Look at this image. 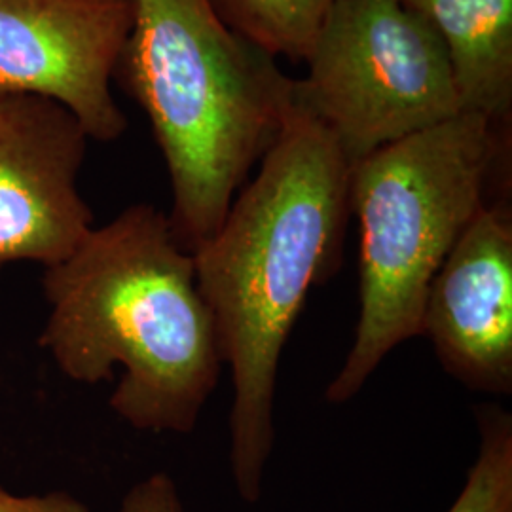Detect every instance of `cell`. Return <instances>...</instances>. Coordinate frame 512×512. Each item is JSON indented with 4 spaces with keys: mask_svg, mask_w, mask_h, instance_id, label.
Masks as SVG:
<instances>
[{
    "mask_svg": "<svg viewBox=\"0 0 512 512\" xmlns=\"http://www.w3.org/2000/svg\"><path fill=\"white\" fill-rule=\"evenodd\" d=\"M349 169L329 129L296 101L255 179L192 253L232 376L230 471L249 505L262 497L274 450L283 349L311 287L340 268Z\"/></svg>",
    "mask_w": 512,
    "mask_h": 512,
    "instance_id": "1",
    "label": "cell"
},
{
    "mask_svg": "<svg viewBox=\"0 0 512 512\" xmlns=\"http://www.w3.org/2000/svg\"><path fill=\"white\" fill-rule=\"evenodd\" d=\"M50 317L40 334L78 384L120 382L110 408L137 431L188 435L219 385L224 359L194 256L164 211L137 203L93 228L44 270Z\"/></svg>",
    "mask_w": 512,
    "mask_h": 512,
    "instance_id": "2",
    "label": "cell"
},
{
    "mask_svg": "<svg viewBox=\"0 0 512 512\" xmlns=\"http://www.w3.org/2000/svg\"><path fill=\"white\" fill-rule=\"evenodd\" d=\"M114 76L147 112L169 173L171 232L194 253L274 145L296 105V80L213 0H133Z\"/></svg>",
    "mask_w": 512,
    "mask_h": 512,
    "instance_id": "3",
    "label": "cell"
},
{
    "mask_svg": "<svg viewBox=\"0 0 512 512\" xmlns=\"http://www.w3.org/2000/svg\"><path fill=\"white\" fill-rule=\"evenodd\" d=\"M505 128L461 112L378 148L349 169L361 228V313L325 401L349 403L385 357L421 334L425 296L456 241L488 202Z\"/></svg>",
    "mask_w": 512,
    "mask_h": 512,
    "instance_id": "4",
    "label": "cell"
},
{
    "mask_svg": "<svg viewBox=\"0 0 512 512\" xmlns=\"http://www.w3.org/2000/svg\"><path fill=\"white\" fill-rule=\"evenodd\" d=\"M304 63L296 101L349 164L461 114L437 31L403 0H336Z\"/></svg>",
    "mask_w": 512,
    "mask_h": 512,
    "instance_id": "5",
    "label": "cell"
},
{
    "mask_svg": "<svg viewBox=\"0 0 512 512\" xmlns=\"http://www.w3.org/2000/svg\"><path fill=\"white\" fill-rule=\"evenodd\" d=\"M131 23L133 0H0V97L52 99L116 141L128 120L110 82Z\"/></svg>",
    "mask_w": 512,
    "mask_h": 512,
    "instance_id": "6",
    "label": "cell"
},
{
    "mask_svg": "<svg viewBox=\"0 0 512 512\" xmlns=\"http://www.w3.org/2000/svg\"><path fill=\"white\" fill-rule=\"evenodd\" d=\"M88 139L52 99L0 97V272L14 262L55 266L92 232L78 190Z\"/></svg>",
    "mask_w": 512,
    "mask_h": 512,
    "instance_id": "7",
    "label": "cell"
},
{
    "mask_svg": "<svg viewBox=\"0 0 512 512\" xmlns=\"http://www.w3.org/2000/svg\"><path fill=\"white\" fill-rule=\"evenodd\" d=\"M469 389L512 393V211L486 203L433 277L421 334Z\"/></svg>",
    "mask_w": 512,
    "mask_h": 512,
    "instance_id": "8",
    "label": "cell"
},
{
    "mask_svg": "<svg viewBox=\"0 0 512 512\" xmlns=\"http://www.w3.org/2000/svg\"><path fill=\"white\" fill-rule=\"evenodd\" d=\"M437 31L459 110L505 128L512 110V0H403Z\"/></svg>",
    "mask_w": 512,
    "mask_h": 512,
    "instance_id": "9",
    "label": "cell"
},
{
    "mask_svg": "<svg viewBox=\"0 0 512 512\" xmlns=\"http://www.w3.org/2000/svg\"><path fill=\"white\" fill-rule=\"evenodd\" d=\"M336 0H213L222 19L272 57L304 63Z\"/></svg>",
    "mask_w": 512,
    "mask_h": 512,
    "instance_id": "10",
    "label": "cell"
},
{
    "mask_svg": "<svg viewBox=\"0 0 512 512\" xmlns=\"http://www.w3.org/2000/svg\"><path fill=\"white\" fill-rule=\"evenodd\" d=\"M480 446L467 480L448 512H512V418L507 410L478 408Z\"/></svg>",
    "mask_w": 512,
    "mask_h": 512,
    "instance_id": "11",
    "label": "cell"
},
{
    "mask_svg": "<svg viewBox=\"0 0 512 512\" xmlns=\"http://www.w3.org/2000/svg\"><path fill=\"white\" fill-rule=\"evenodd\" d=\"M118 512H186L175 480L167 473H154L131 486Z\"/></svg>",
    "mask_w": 512,
    "mask_h": 512,
    "instance_id": "12",
    "label": "cell"
},
{
    "mask_svg": "<svg viewBox=\"0 0 512 512\" xmlns=\"http://www.w3.org/2000/svg\"><path fill=\"white\" fill-rule=\"evenodd\" d=\"M0 512H92L69 492L44 495H14L0 486Z\"/></svg>",
    "mask_w": 512,
    "mask_h": 512,
    "instance_id": "13",
    "label": "cell"
}]
</instances>
